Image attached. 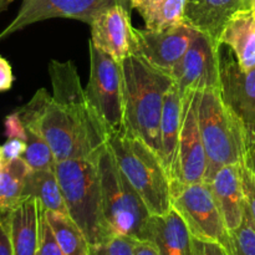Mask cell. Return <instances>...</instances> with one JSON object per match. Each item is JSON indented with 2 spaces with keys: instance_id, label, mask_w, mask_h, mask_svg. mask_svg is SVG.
I'll return each instance as SVG.
<instances>
[{
  "instance_id": "40",
  "label": "cell",
  "mask_w": 255,
  "mask_h": 255,
  "mask_svg": "<svg viewBox=\"0 0 255 255\" xmlns=\"http://www.w3.org/2000/svg\"><path fill=\"white\" fill-rule=\"evenodd\" d=\"M1 163H2V157H1V148H0V167H1Z\"/></svg>"
},
{
  "instance_id": "13",
  "label": "cell",
  "mask_w": 255,
  "mask_h": 255,
  "mask_svg": "<svg viewBox=\"0 0 255 255\" xmlns=\"http://www.w3.org/2000/svg\"><path fill=\"white\" fill-rule=\"evenodd\" d=\"M134 32L136 54L149 65L171 76V71L186 54L198 31L183 22L161 31L134 27Z\"/></svg>"
},
{
  "instance_id": "33",
  "label": "cell",
  "mask_w": 255,
  "mask_h": 255,
  "mask_svg": "<svg viewBox=\"0 0 255 255\" xmlns=\"http://www.w3.org/2000/svg\"><path fill=\"white\" fill-rule=\"evenodd\" d=\"M196 239V238H194ZM196 255H232L222 244L196 239Z\"/></svg>"
},
{
  "instance_id": "26",
  "label": "cell",
  "mask_w": 255,
  "mask_h": 255,
  "mask_svg": "<svg viewBox=\"0 0 255 255\" xmlns=\"http://www.w3.org/2000/svg\"><path fill=\"white\" fill-rule=\"evenodd\" d=\"M232 255H255V231L244 216L241 226L229 232Z\"/></svg>"
},
{
  "instance_id": "1",
  "label": "cell",
  "mask_w": 255,
  "mask_h": 255,
  "mask_svg": "<svg viewBox=\"0 0 255 255\" xmlns=\"http://www.w3.org/2000/svg\"><path fill=\"white\" fill-rule=\"evenodd\" d=\"M17 111L25 126L39 131L46 139L56 162L97 159L109 143L106 132L55 101L45 89L37 90Z\"/></svg>"
},
{
  "instance_id": "5",
  "label": "cell",
  "mask_w": 255,
  "mask_h": 255,
  "mask_svg": "<svg viewBox=\"0 0 255 255\" xmlns=\"http://www.w3.org/2000/svg\"><path fill=\"white\" fill-rule=\"evenodd\" d=\"M196 109L208 158L207 179L221 167L244 163L249 153L246 131L241 120L223 101L221 91L197 92Z\"/></svg>"
},
{
  "instance_id": "22",
  "label": "cell",
  "mask_w": 255,
  "mask_h": 255,
  "mask_svg": "<svg viewBox=\"0 0 255 255\" xmlns=\"http://www.w3.org/2000/svg\"><path fill=\"white\" fill-rule=\"evenodd\" d=\"M24 197L36 198L42 209L67 214L66 204L55 168L30 171L25 182Z\"/></svg>"
},
{
  "instance_id": "6",
  "label": "cell",
  "mask_w": 255,
  "mask_h": 255,
  "mask_svg": "<svg viewBox=\"0 0 255 255\" xmlns=\"http://www.w3.org/2000/svg\"><path fill=\"white\" fill-rule=\"evenodd\" d=\"M105 219L114 236L148 241L152 214L120 169L109 143L97 159Z\"/></svg>"
},
{
  "instance_id": "28",
  "label": "cell",
  "mask_w": 255,
  "mask_h": 255,
  "mask_svg": "<svg viewBox=\"0 0 255 255\" xmlns=\"http://www.w3.org/2000/svg\"><path fill=\"white\" fill-rule=\"evenodd\" d=\"M242 186H243L246 209L244 216L247 217L251 226L255 231V174L246 163L241 164Z\"/></svg>"
},
{
  "instance_id": "24",
  "label": "cell",
  "mask_w": 255,
  "mask_h": 255,
  "mask_svg": "<svg viewBox=\"0 0 255 255\" xmlns=\"http://www.w3.org/2000/svg\"><path fill=\"white\" fill-rule=\"evenodd\" d=\"M31 168L20 157L0 167V209H12L24 197L25 182Z\"/></svg>"
},
{
  "instance_id": "8",
  "label": "cell",
  "mask_w": 255,
  "mask_h": 255,
  "mask_svg": "<svg viewBox=\"0 0 255 255\" xmlns=\"http://www.w3.org/2000/svg\"><path fill=\"white\" fill-rule=\"evenodd\" d=\"M172 208L196 239L219 243L231 252V237L206 182L171 186Z\"/></svg>"
},
{
  "instance_id": "21",
  "label": "cell",
  "mask_w": 255,
  "mask_h": 255,
  "mask_svg": "<svg viewBox=\"0 0 255 255\" xmlns=\"http://www.w3.org/2000/svg\"><path fill=\"white\" fill-rule=\"evenodd\" d=\"M131 7L141 15L147 30L161 31L184 22L186 0H131Z\"/></svg>"
},
{
  "instance_id": "9",
  "label": "cell",
  "mask_w": 255,
  "mask_h": 255,
  "mask_svg": "<svg viewBox=\"0 0 255 255\" xmlns=\"http://www.w3.org/2000/svg\"><path fill=\"white\" fill-rule=\"evenodd\" d=\"M218 41L203 32H197L188 50L171 71L173 84L182 99L193 92L219 90L221 56Z\"/></svg>"
},
{
  "instance_id": "36",
  "label": "cell",
  "mask_w": 255,
  "mask_h": 255,
  "mask_svg": "<svg viewBox=\"0 0 255 255\" xmlns=\"http://www.w3.org/2000/svg\"><path fill=\"white\" fill-rule=\"evenodd\" d=\"M244 163H246L247 166L252 169V172L255 174V146L251 149V151H249V153H248V156H247V159Z\"/></svg>"
},
{
  "instance_id": "17",
  "label": "cell",
  "mask_w": 255,
  "mask_h": 255,
  "mask_svg": "<svg viewBox=\"0 0 255 255\" xmlns=\"http://www.w3.org/2000/svg\"><path fill=\"white\" fill-rule=\"evenodd\" d=\"M41 214V204L32 197H25L10 211V237L14 255H37Z\"/></svg>"
},
{
  "instance_id": "14",
  "label": "cell",
  "mask_w": 255,
  "mask_h": 255,
  "mask_svg": "<svg viewBox=\"0 0 255 255\" xmlns=\"http://www.w3.org/2000/svg\"><path fill=\"white\" fill-rule=\"evenodd\" d=\"M129 10L131 7L127 5L116 4L97 15L90 24V41L119 62L136 54L137 50L136 32Z\"/></svg>"
},
{
  "instance_id": "4",
  "label": "cell",
  "mask_w": 255,
  "mask_h": 255,
  "mask_svg": "<svg viewBox=\"0 0 255 255\" xmlns=\"http://www.w3.org/2000/svg\"><path fill=\"white\" fill-rule=\"evenodd\" d=\"M97 159H66L55 164L67 214L79 226L90 246L101 244L114 237L105 219Z\"/></svg>"
},
{
  "instance_id": "11",
  "label": "cell",
  "mask_w": 255,
  "mask_h": 255,
  "mask_svg": "<svg viewBox=\"0 0 255 255\" xmlns=\"http://www.w3.org/2000/svg\"><path fill=\"white\" fill-rule=\"evenodd\" d=\"M196 94L193 92L182 99L183 121L177 152L176 174L172 184L199 183L207 179L208 158L197 119Z\"/></svg>"
},
{
  "instance_id": "38",
  "label": "cell",
  "mask_w": 255,
  "mask_h": 255,
  "mask_svg": "<svg viewBox=\"0 0 255 255\" xmlns=\"http://www.w3.org/2000/svg\"><path fill=\"white\" fill-rule=\"evenodd\" d=\"M252 0H243V9H251Z\"/></svg>"
},
{
  "instance_id": "23",
  "label": "cell",
  "mask_w": 255,
  "mask_h": 255,
  "mask_svg": "<svg viewBox=\"0 0 255 255\" xmlns=\"http://www.w3.org/2000/svg\"><path fill=\"white\" fill-rule=\"evenodd\" d=\"M44 211L55 239L66 255H90V243L69 214Z\"/></svg>"
},
{
  "instance_id": "7",
  "label": "cell",
  "mask_w": 255,
  "mask_h": 255,
  "mask_svg": "<svg viewBox=\"0 0 255 255\" xmlns=\"http://www.w3.org/2000/svg\"><path fill=\"white\" fill-rule=\"evenodd\" d=\"M89 50L90 77L86 94L110 137L126 128L122 65L91 41Z\"/></svg>"
},
{
  "instance_id": "35",
  "label": "cell",
  "mask_w": 255,
  "mask_h": 255,
  "mask_svg": "<svg viewBox=\"0 0 255 255\" xmlns=\"http://www.w3.org/2000/svg\"><path fill=\"white\" fill-rule=\"evenodd\" d=\"M134 255H159L158 251L152 242L137 241Z\"/></svg>"
},
{
  "instance_id": "27",
  "label": "cell",
  "mask_w": 255,
  "mask_h": 255,
  "mask_svg": "<svg viewBox=\"0 0 255 255\" xmlns=\"http://www.w3.org/2000/svg\"><path fill=\"white\" fill-rule=\"evenodd\" d=\"M136 243L129 237L114 236L104 243L90 246V255H134Z\"/></svg>"
},
{
  "instance_id": "20",
  "label": "cell",
  "mask_w": 255,
  "mask_h": 255,
  "mask_svg": "<svg viewBox=\"0 0 255 255\" xmlns=\"http://www.w3.org/2000/svg\"><path fill=\"white\" fill-rule=\"evenodd\" d=\"M183 121V102L176 85H172L164 96L161 119V158L168 172L169 179L174 181L179 134Z\"/></svg>"
},
{
  "instance_id": "34",
  "label": "cell",
  "mask_w": 255,
  "mask_h": 255,
  "mask_svg": "<svg viewBox=\"0 0 255 255\" xmlns=\"http://www.w3.org/2000/svg\"><path fill=\"white\" fill-rule=\"evenodd\" d=\"M12 82H14V75H12L11 66L6 59L0 56V92L11 89Z\"/></svg>"
},
{
  "instance_id": "29",
  "label": "cell",
  "mask_w": 255,
  "mask_h": 255,
  "mask_svg": "<svg viewBox=\"0 0 255 255\" xmlns=\"http://www.w3.org/2000/svg\"><path fill=\"white\" fill-rule=\"evenodd\" d=\"M37 255H66L60 248L55 239L49 222L45 217L44 211L41 214V227H40V243Z\"/></svg>"
},
{
  "instance_id": "37",
  "label": "cell",
  "mask_w": 255,
  "mask_h": 255,
  "mask_svg": "<svg viewBox=\"0 0 255 255\" xmlns=\"http://www.w3.org/2000/svg\"><path fill=\"white\" fill-rule=\"evenodd\" d=\"M10 1H11V0H0V12L4 11V10L7 9V6H9Z\"/></svg>"
},
{
  "instance_id": "18",
  "label": "cell",
  "mask_w": 255,
  "mask_h": 255,
  "mask_svg": "<svg viewBox=\"0 0 255 255\" xmlns=\"http://www.w3.org/2000/svg\"><path fill=\"white\" fill-rule=\"evenodd\" d=\"M241 9L243 0H186L184 22L218 41L226 22Z\"/></svg>"
},
{
  "instance_id": "32",
  "label": "cell",
  "mask_w": 255,
  "mask_h": 255,
  "mask_svg": "<svg viewBox=\"0 0 255 255\" xmlns=\"http://www.w3.org/2000/svg\"><path fill=\"white\" fill-rule=\"evenodd\" d=\"M0 148H1L2 162L12 161V159L20 158L24 154L26 142L20 138H7Z\"/></svg>"
},
{
  "instance_id": "39",
  "label": "cell",
  "mask_w": 255,
  "mask_h": 255,
  "mask_svg": "<svg viewBox=\"0 0 255 255\" xmlns=\"http://www.w3.org/2000/svg\"><path fill=\"white\" fill-rule=\"evenodd\" d=\"M251 9L253 10L254 14H255V0H252V5H251Z\"/></svg>"
},
{
  "instance_id": "19",
  "label": "cell",
  "mask_w": 255,
  "mask_h": 255,
  "mask_svg": "<svg viewBox=\"0 0 255 255\" xmlns=\"http://www.w3.org/2000/svg\"><path fill=\"white\" fill-rule=\"evenodd\" d=\"M218 44L233 51L243 71L255 67V14L252 9H241L232 15L218 36Z\"/></svg>"
},
{
  "instance_id": "30",
  "label": "cell",
  "mask_w": 255,
  "mask_h": 255,
  "mask_svg": "<svg viewBox=\"0 0 255 255\" xmlns=\"http://www.w3.org/2000/svg\"><path fill=\"white\" fill-rule=\"evenodd\" d=\"M10 211L0 209V255H14L10 237Z\"/></svg>"
},
{
  "instance_id": "25",
  "label": "cell",
  "mask_w": 255,
  "mask_h": 255,
  "mask_svg": "<svg viewBox=\"0 0 255 255\" xmlns=\"http://www.w3.org/2000/svg\"><path fill=\"white\" fill-rule=\"evenodd\" d=\"M25 126V125H24ZM26 129V148L21 158L29 164L32 171L55 168L56 159L46 139L39 131L25 126Z\"/></svg>"
},
{
  "instance_id": "16",
  "label": "cell",
  "mask_w": 255,
  "mask_h": 255,
  "mask_svg": "<svg viewBox=\"0 0 255 255\" xmlns=\"http://www.w3.org/2000/svg\"><path fill=\"white\" fill-rule=\"evenodd\" d=\"M148 242L159 255H196V239L173 208L162 216H151Z\"/></svg>"
},
{
  "instance_id": "2",
  "label": "cell",
  "mask_w": 255,
  "mask_h": 255,
  "mask_svg": "<svg viewBox=\"0 0 255 255\" xmlns=\"http://www.w3.org/2000/svg\"><path fill=\"white\" fill-rule=\"evenodd\" d=\"M121 65L126 128L161 156L162 111L164 96L173 80L137 54L125 59Z\"/></svg>"
},
{
  "instance_id": "10",
  "label": "cell",
  "mask_w": 255,
  "mask_h": 255,
  "mask_svg": "<svg viewBox=\"0 0 255 255\" xmlns=\"http://www.w3.org/2000/svg\"><path fill=\"white\" fill-rule=\"evenodd\" d=\"M116 4L131 7V0H22L16 16L0 32V40L35 22L54 17L80 20L90 25L97 15Z\"/></svg>"
},
{
  "instance_id": "3",
  "label": "cell",
  "mask_w": 255,
  "mask_h": 255,
  "mask_svg": "<svg viewBox=\"0 0 255 255\" xmlns=\"http://www.w3.org/2000/svg\"><path fill=\"white\" fill-rule=\"evenodd\" d=\"M109 146L122 173L146 203L152 216L172 209L171 179L161 156L127 128L109 137Z\"/></svg>"
},
{
  "instance_id": "31",
  "label": "cell",
  "mask_w": 255,
  "mask_h": 255,
  "mask_svg": "<svg viewBox=\"0 0 255 255\" xmlns=\"http://www.w3.org/2000/svg\"><path fill=\"white\" fill-rule=\"evenodd\" d=\"M5 136L7 138H20L26 141V129H25L24 122L20 117L19 111H14L12 114L7 115L4 121Z\"/></svg>"
},
{
  "instance_id": "15",
  "label": "cell",
  "mask_w": 255,
  "mask_h": 255,
  "mask_svg": "<svg viewBox=\"0 0 255 255\" xmlns=\"http://www.w3.org/2000/svg\"><path fill=\"white\" fill-rule=\"evenodd\" d=\"M228 232L234 231L244 219L243 186L241 164H228L217 169L206 181Z\"/></svg>"
},
{
  "instance_id": "12",
  "label": "cell",
  "mask_w": 255,
  "mask_h": 255,
  "mask_svg": "<svg viewBox=\"0 0 255 255\" xmlns=\"http://www.w3.org/2000/svg\"><path fill=\"white\" fill-rule=\"evenodd\" d=\"M219 91L227 106L241 120L251 151L255 146V67L243 71L238 61L227 55L221 60Z\"/></svg>"
}]
</instances>
